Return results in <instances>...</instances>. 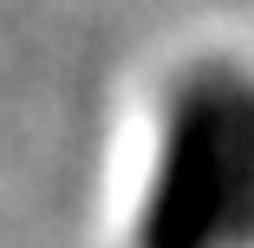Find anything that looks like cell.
<instances>
[{
  "label": "cell",
  "mask_w": 254,
  "mask_h": 248,
  "mask_svg": "<svg viewBox=\"0 0 254 248\" xmlns=\"http://www.w3.org/2000/svg\"><path fill=\"white\" fill-rule=\"evenodd\" d=\"M130 248H254V72L209 59L170 85Z\"/></svg>",
  "instance_id": "6da1fadb"
}]
</instances>
